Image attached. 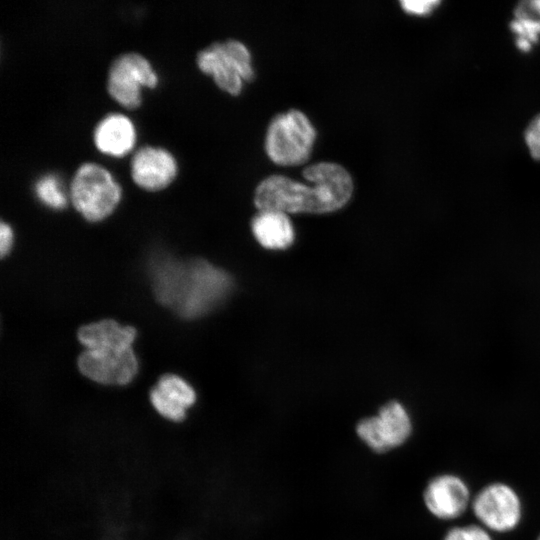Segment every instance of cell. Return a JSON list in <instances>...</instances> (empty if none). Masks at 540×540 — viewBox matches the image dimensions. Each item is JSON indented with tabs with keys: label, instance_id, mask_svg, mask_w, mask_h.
Here are the masks:
<instances>
[{
	"label": "cell",
	"instance_id": "cell-19",
	"mask_svg": "<svg viewBox=\"0 0 540 540\" xmlns=\"http://www.w3.org/2000/svg\"><path fill=\"white\" fill-rule=\"evenodd\" d=\"M150 401L155 410L168 420L178 422L186 416V410L169 402L155 387L150 392Z\"/></svg>",
	"mask_w": 540,
	"mask_h": 540
},
{
	"label": "cell",
	"instance_id": "cell-18",
	"mask_svg": "<svg viewBox=\"0 0 540 540\" xmlns=\"http://www.w3.org/2000/svg\"><path fill=\"white\" fill-rule=\"evenodd\" d=\"M443 540H493L490 533L482 525L469 524L451 528Z\"/></svg>",
	"mask_w": 540,
	"mask_h": 540
},
{
	"label": "cell",
	"instance_id": "cell-5",
	"mask_svg": "<svg viewBox=\"0 0 540 540\" xmlns=\"http://www.w3.org/2000/svg\"><path fill=\"white\" fill-rule=\"evenodd\" d=\"M199 69L213 77L216 85L231 95H238L242 82L255 78L251 55L240 41L228 39L214 42L200 50L196 56Z\"/></svg>",
	"mask_w": 540,
	"mask_h": 540
},
{
	"label": "cell",
	"instance_id": "cell-14",
	"mask_svg": "<svg viewBox=\"0 0 540 540\" xmlns=\"http://www.w3.org/2000/svg\"><path fill=\"white\" fill-rule=\"evenodd\" d=\"M136 330L130 326H122L114 320H102L80 328L79 341L86 349L107 346L132 347Z\"/></svg>",
	"mask_w": 540,
	"mask_h": 540
},
{
	"label": "cell",
	"instance_id": "cell-15",
	"mask_svg": "<svg viewBox=\"0 0 540 540\" xmlns=\"http://www.w3.org/2000/svg\"><path fill=\"white\" fill-rule=\"evenodd\" d=\"M510 29L517 48L522 52L530 51L540 39V0L519 2Z\"/></svg>",
	"mask_w": 540,
	"mask_h": 540
},
{
	"label": "cell",
	"instance_id": "cell-8",
	"mask_svg": "<svg viewBox=\"0 0 540 540\" xmlns=\"http://www.w3.org/2000/svg\"><path fill=\"white\" fill-rule=\"evenodd\" d=\"M472 511L487 530L504 533L515 529L522 518L517 492L502 482L484 486L471 501Z\"/></svg>",
	"mask_w": 540,
	"mask_h": 540
},
{
	"label": "cell",
	"instance_id": "cell-21",
	"mask_svg": "<svg viewBox=\"0 0 540 540\" xmlns=\"http://www.w3.org/2000/svg\"><path fill=\"white\" fill-rule=\"evenodd\" d=\"M438 0H405L400 1L402 9L411 15L425 16L431 14L439 5Z\"/></svg>",
	"mask_w": 540,
	"mask_h": 540
},
{
	"label": "cell",
	"instance_id": "cell-9",
	"mask_svg": "<svg viewBox=\"0 0 540 540\" xmlns=\"http://www.w3.org/2000/svg\"><path fill=\"white\" fill-rule=\"evenodd\" d=\"M78 367L95 382L125 385L136 376L138 361L132 347H99L86 349L78 359Z\"/></svg>",
	"mask_w": 540,
	"mask_h": 540
},
{
	"label": "cell",
	"instance_id": "cell-2",
	"mask_svg": "<svg viewBox=\"0 0 540 540\" xmlns=\"http://www.w3.org/2000/svg\"><path fill=\"white\" fill-rule=\"evenodd\" d=\"M303 177L313 186L283 175H270L255 190L259 210L284 213H329L342 208L351 198L353 181L341 165L320 162L306 167Z\"/></svg>",
	"mask_w": 540,
	"mask_h": 540
},
{
	"label": "cell",
	"instance_id": "cell-11",
	"mask_svg": "<svg viewBox=\"0 0 540 540\" xmlns=\"http://www.w3.org/2000/svg\"><path fill=\"white\" fill-rule=\"evenodd\" d=\"M177 160L167 149L145 145L137 149L130 161V173L135 184L149 191L167 187L176 177Z\"/></svg>",
	"mask_w": 540,
	"mask_h": 540
},
{
	"label": "cell",
	"instance_id": "cell-3",
	"mask_svg": "<svg viewBox=\"0 0 540 540\" xmlns=\"http://www.w3.org/2000/svg\"><path fill=\"white\" fill-rule=\"evenodd\" d=\"M70 199L75 209L88 221L109 216L120 202L122 190L111 172L94 162H84L70 182Z\"/></svg>",
	"mask_w": 540,
	"mask_h": 540
},
{
	"label": "cell",
	"instance_id": "cell-7",
	"mask_svg": "<svg viewBox=\"0 0 540 540\" xmlns=\"http://www.w3.org/2000/svg\"><path fill=\"white\" fill-rule=\"evenodd\" d=\"M158 75L151 63L142 54L125 52L110 64L107 75L109 95L126 108H136L141 104V87L154 88Z\"/></svg>",
	"mask_w": 540,
	"mask_h": 540
},
{
	"label": "cell",
	"instance_id": "cell-10",
	"mask_svg": "<svg viewBox=\"0 0 540 540\" xmlns=\"http://www.w3.org/2000/svg\"><path fill=\"white\" fill-rule=\"evenodd\" d=\"M423 501L427 510L441 520L460 517L471 504L469 487L454 474H440L426 484Z\"/></svg>",
	"mask_w": 540,
	"mask_h": 540
},
{
	"label": "cell",
	"instance_id": "cell-1",
	"mask_svg": "<svg viewBox=\"0 0 540 540\" xmlns=\"http://www.w3.org/2000/svg\"><path fill=\"white\" fill-rule=\"evenodd\" d=\"M149 273L157 300L187 319L215 309L232 289L230 275L202 259L182 261L158 252Z\"/></svg>",
	"mask_w": 540,
	"mask_h": 540
},
{
	"label": "cell",
	"instance_id": "cell-16",
	"mask_svg": "<svg viewBox=\"0 0 540 540\" xmlns=\"http://www.w3.org/2000/svg\"><path fill=\"white\" fill-rule=\"evenodd\" d=\"M155 388L165 399L184 410L190 408L196 401V393L192 386L177 375L162 376Z\"/></svg>",
	"mask_w": 540,
	"mask_h": 540
},
{
	"label": "cell",
	"instance_id": "cell-20",
	"mask_svg": "<svg viewBox=\"0 0 540 540\" xmlns=\"http://www.w3.org/2000/svg\"><path fill=\"white\" fill-rule=\"evenodd\" d=\"M524 140L531 157L540 161V114L535 116L526 127Z\"/></svg>",
	"mask_w": 540,
	"mask_h": 540
},
{
	"label": "cell",
	"instance_id": "cell-17",
	"mask_svg": "<svg viewBox=\"0 0 540 540\" xmlns=\"http://www.w3.org/2000/svg\"><path fill=\"white\" fill-rule=\"evenodd\" d=\"M37 199L46 207L62 210L67 205V196L58 176L52 173L41 175L34 183Z\"/></svg>",
	"mask_w": 540,
	"mask_h": 540
},
{
	"label": "cell",
	"instance_id": "cell-22",
	"mask_svg": "<svg viewBox=\"0 0 540 540\" xmlns=\"http://www.w3.org/2000/svg\"><path fill=\"white\" fill-rule=\"evenodd\" d=\"M13 244V231L9 224L2 221L0 224V251L4 257L11 249Z\"/></svg>",
	"mask_w": 540,
	"mask_h": 540
},
{
	"label": "cell",
	"instance_id": "cell-23",
	"mask_svg": "<svg viewBox=\"0 0 540 540\" xmlns=\"http://www.w3.org/2000/svg\"><path fill=\"white\" fill-rule=\"evenodd\" d=\"M537 540H540V534H539V536H538Z\"/></svg>",
	"mask_w": 540,
	"mask_h": 540
},
{
	"label": "cell",
	"instance_id": "cell-4",
	"mask_svg": "<svg viewBox=\"0 0 540 540\" xmlns=\"http://www.w3.org/2000/svg\"><path fill=\"white\" fill-rule=\"evenodd\" d=\"M316 138L308 117L297 109L277 114L268 126L265 150L278 165L295 166L307 162Z\"/></svg>",
	"mask_w": 540,
	"mask_h": 540
},
{
	"label": "cell",
	"instance_id": "cell-13",
	"mask_svg": "<svg viewBox=\"0 0 540 540\" xmlns=\"http://www.w3.org/2000/svg\"><path fill=\"white\" fill-rule=\"evenodd\" d=\"M256 240L268 249H284L294 241V229L286 213L260 210L251 223Z\"/></svg>",
	"mask_w": 540,
	"mask_h": 540
},
{
	"label": "cell",
	"instance_id": "cell-6",
	"mask_svg": "<svg viewBox=\"0 0 540 540\" xmlns=\"http://www.w3.org/2000/svg\"><path fill=\"white\" fill-rule=\"evenodd\" d=\"M412 431L408 409L396 400L383 405L376 415L361 419L355 427L359 440L377 454L399 448L408 441Z\"/></svg>",
	"mask_w": 540,
	"mask_h": 540
},
{
	"label": "cell",
	"instance_id": "cell-12",
	"mask_svg": "<svg viewBox=\"0 0 540 540\" xmlns=\"http://www.w3.org/2000/svg\"><path fill=\"white\" fill-rule=\"evenodd\" d=\"M96 148L107 155L121 157L135 145L136 129L122 113H109L98 121L93 131Z\"/></svg>",
	"mask_w": 540,
	"mask_h": 540
}]
</instances>
